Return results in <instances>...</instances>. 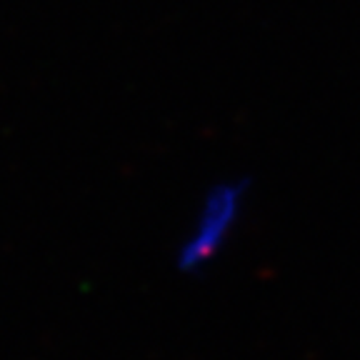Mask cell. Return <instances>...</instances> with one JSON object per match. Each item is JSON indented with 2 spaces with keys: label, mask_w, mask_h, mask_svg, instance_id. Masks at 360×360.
<instances>
[{
  "label": "cell",
  "mask_w": 360,
  "mask_h": 360,
  "mask_svg": "<svg viewBox=\"0 0 360 360\" xmlns=\"http://www.w3.org/2000/svg\"><path fill=\"white\" fill-rule=\"evenodd\" d=\"M240 200L243 188L238 183H223L205 198L195 228L188 236V240L183 243V250L178 255L180 268H200L202 263H208L218 253L223 240L231 233L233 223H236Z\"/></svg>",
  "instance_id": "obj_1"
}]
</instances>
